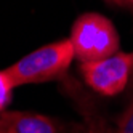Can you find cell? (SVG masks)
I'll list each match as a JSON object with an SVG mask.
<instances>
[{"label":"cell","instance_id":"1","mask_svg":"<svg viewBox=\"0 0 133 133\" xmlns=\"http://www.w3.org/2000/svg\"><path fill=\"white\" fill-rule=\"evenodd\" d=\"M75 58L69 39L43 45L35 51L23 56L5 71L10 74L15 85L42 83L59 79L68 72L72 59Z\"/></svg>","mask_w":133,"mask_h":133},{"label":"cell","instance_id":"4","mask_svg":"<svg viewBox=\"0 0 133 133\" xmlns=\"http://www.w3.org/2000/svg\"><path fill=\"white\" fill-rule=\"evenodd\" d=\"M0 117L10 133H63V125L48 116L31 111H3Z\"/></svg>","mask_w":133,"mask_h":133},{"label":"cell","instance_id":"6","mask_svg":"<svg viewBox=\"0 0 133 133\" xmlns=\"http://www.w3.org/2000/svg\"><path fill=\"white\" fill-rule=\"evenodd\" d=\"M116 133H133V99L128 104L127 111L119 119V125L116 128Z\"/></svg>","mask_w":133,"mask_h":133},{"label":"cell","instance_id":"5","mask_svg":"<svg viewBox=\"0 0 133 133\" xmlns=\"http://www.w3.org/2000/svg\"><path fill=\"white\" fill-rule=\"evenodd\" d=\"M15 82L11 80L10 74L5 69L0 71V114L6 111V106L10 104L13 98V90H15Z\"/></svg>","mask_w":133,"mask_h":133},{"label":"cell","instance_id":"7","mask_svg":"<svg viewBox=\"0 0 133 133\" xmlns=\"http://www.w3.org/2000/svg\"><path fill=\"white\" fill-rule=\"evenodd\" d=\"M85 133H116V130L111 128L106 120L90 117L88 119V128Z\"/></svg>","mask_w":133,"mask_h":133},{"label":"cell","instance_id":"8","mask_svg":"<svg viewBox=\"0 0 133 133\" xmlns=\"http://www.w3.org/2000/svg\"><path fill=\"white\" fill-rule=\"evenodd\" d=\"M111 5H117L122 8H133V0H104Z\"/></svg>","mask_w":133,"mask_h":133},{"label":"cell","instance_id":"2","mask_svg":"<svg viewBox=\"0 0 133 133\" xmlns=\"http://www.w3.org/2000/svg\"><path fill=\"white\" fill-rule=\"evenodd\" d=\"M69 40L80 63H93L119 51V34L106 16L85 13L75 19Z\"/></svg>","mask_w":133,"mask_h":133},{"label":"cell","instance_id":"9","mask_svg":"<svg viewBox=\"0 0 133 133\" xmlns=\"http://www.w3.org/2000/svg\"><path fill=\"white\" fill-rule=\"evenodd\" d=\"M0 133H10V128H8V125L2 117H0Z\"/></svg>","mask_w":133,"mask_h":133},{"label":"cell","instance_id":"3","mask_svg":"<svg viewBox=\"0 0 133 133\" xmlns=\"http://www.w3.org/2000/svg\"><path fill=\"white\" fill-rule=\"evenodd\" d=\"M80 72L90 88L104 96H116L125 90L133 75V51L114 53L104 59L80 63Z\"/></svg>","mask_w":133,"mask_h":133}]
</instances>
